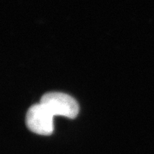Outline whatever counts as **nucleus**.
<instances>
[{
    "label": "nucleus",
    "instance_id": "obj_1",
    "mask_svg": "<svg viewBox=\"0 0 154 154\" xmlns=\"http://www.w3.org/2000/svg\"><path fill=\"white\" fill-rule=\"evenodd\" d=\"M40 103L45 106L54 116L74 119L79 111L78 103L74 98L60 92H50L44 94Z\"/></svg>",
    "mask_w": 154,
    "mask_h": 154
},
{
    "label": "nucleus",
    "instance_id": "obj_2",
    "mask_svg": "<svg viewBox=\"0 0 154 154\" xmlns=\"http://www.w3.org/2000/svg\"><path fill=\"white\" fill-rule=\"evenodd\" d=\"M54 116L42 103L31 106L26 113V124L31 131L42 136L53 133Z\"/></svg>",
    "mask_w": 154,
    "mask_h": 154
}]
</instances>
